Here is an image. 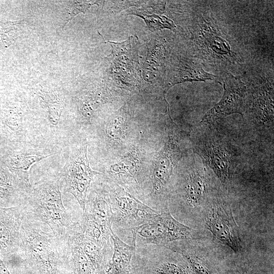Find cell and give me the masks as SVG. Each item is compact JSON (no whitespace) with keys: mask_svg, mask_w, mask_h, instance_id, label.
I'll return each instance as SVG.
<instances>
[{"mask_svg":"<svg viewBox=\"0 0 274 274\" xmlns=\"http://www.w3.org/2000/svg\"><path fill=\"white\" fill-rule=\"evenodd\" d=\"M36 153L18 152L11 159V169L15 177L18 188L25 195L32 186L29 181V173L32 166L37 162L51 156Z\"/></svg>","mask_w":274,"mask_h":274,"instance_id":"4fadbf2b","label":"cell"},{"mask_svg":"<svg viewBox=\"0 0 274 274\" xmlns=\"http://www.w3.org/2000/svg\"><path fill=\"white\" fill-rule=\"evenodd\" d=\"M131 245L165 246L193 238V230L176 219L169 211L159 213L150 221L131 232Z\"/></svg>","mask_w":274,"mask_h":274,"instance_id":"277c9868","label":"cell"},{"mask_svg":"<svg viewBox=\"0 0 274 274\" xmlns=\"http://www.w3.org/2000/svg\"><path fill=\"white\" fill-rule=\"evenodd\" d=\"M179 253L186 259L191 270L196 274H213L207 264L199 257L182 251H179Z\"/></svg>","mask_w":274,"mask_h":274,"instance_id":"e0dca14e","label":"cell"},{"mask_svg":"<svg viewBox=\"0 0 274 274\" xmlns=\"http://www.w3.org/2000/svg\"><path fill=\"white\" fill-rule=\"evenodd\" d=\"M199 124L190 139L193 152L222 184H227L237 167L245 164L246 153L234 138L214 123Z\"/></svg>","mask_w":274,"mask_h":274,"instance_id":"6da1fadb","label":"cell"},{"mask_svg":"<svg viewBox=\"0 0 274 274\" xmlns=\"http://www.w3.org/2000/svg\"><path fill=\"white\" fill-rule=\"evenodd\" d=\"M153 268L152 274H190L186 267L169 259L155 261Z\"/></svg>","mask_w":274,"mask_h":274,"instance_id":"9a60e30c","label":"cell"},{"mask_svg":"<svg viewBox=\"0 0 274 274\" xmlns=\"http://www.w3.org/2000/svg\"><path fill=\"white\" fill-rule=\"evenodd\" d=\"M111 238L113 243L111 264L123 274H129L130 263L135 247L123 242L113 230L111 232Z\"/></svg>","mask_w":274,"mask_h":274,"instance_id":"5bb4252c","label":"cell"},{"mask_svg":"<svg viewBox=\"0 0 274 274\" xmlns=\"http://www.w3.org/2000/svg\"><path fill=\"white\" fill-rule=\"evenodd\" d=\"M23 204L29 216L49 227L58 238L75 222L63 205L59 183L55 180H44L32 186Z\"/></svg>","mask_w":274,"mask_h":274,"instance_id":"3957f363","label":"cell"},{"mask_svg":"<svg viewBox=\"0 0 274 274\" xmlns=\"http://www.w3.org/2000/svg\"><path fill=\"white\" fill-rule=\"evenodd\" d=\"M0 274H10L9 272L0 259Z\"/></svg>","mask_w":274,"mask_h":274,"instance_id":"ac0fdd59","label":"cell"},{"mask_svg":"<svg viewBox=\"0 0 274 274\" xmlns=\"http://www.w3.org/2000/svg\"><path fill=\"white\" fill-rule=\"evenodd\" d=\"M212 170L194 152L189 155L181 183L180 195L186 204L195 208L208 193Z\"/></svg>","mask_w":274,"mask_h":274,"instance_id":"9c48e42d","label":"cell"},{"mask_svg":"<svg viewBox=\"0 0 274 274\" xmlns=\"http://www.w3.org/2000/svg\"><path fill=\"white\" fill-rule=\"evenodd\" d=\"M44 225L26 212L20 228L19 251L35 274H58L62 262L59 240L52 231H45Z\"/></svg>","mask_w":274,"mask_h":274,"instance_id":"7a4b0ae2","label":"cell"},{"mask_svg":"<svg viewBox=\"0 0 274 274\" xmlns=\"http://www.w3.org/2000/svg\"><path fill=\"white\" fill-rule=\"evenodd\" d=\"M26 214L24 206L0 207V253L10 255L19 251L20 231Z\"/></svg>","mask_w":274,"mask_h":274,"instance_id":"8fae6325","label":"cell"},{"mask_svg":"<svg viewBox=\"0 0 274 274\" xmlns=\"http://www.w3.org/2000/svg\"><path fill=\"white\" fill-rule=\"evenodd\" d=\"M177 136L173 129L169 130L167 140L157 154L151 176L152 194L163 191L183 157L184 152Z\"/></svg>","mask_w":274,"mask_h":274,"instance_id":"30bf717a","label":"cell"},{"mask_svg":"<svg viewBox=\"0 0 274 274\" xmlns=\"http://www.w3.org/2000/svg\"><path fill=\"white\" fill-rule=\"evenodd\" d=\"M82 218L105 229H112L113 212L108 194L96 190L91 192Z\"/></svg>","mask_w":274,"mask_h":274,"instance_id":"7c38bea8","label":"cell"},{"mask_svg":"<svg viewBox=\"0 0 274 274\" xmlns=\"http://www.w3.org/2000/svg\"><path fill=\"white\" fill-rule=\"evenodd\" d=\"M108 197L113 212L112 226L130 232L150 221L159 212L115 184Z\"/></svg>","mask_w":274,"mask_h":274,"instance_id":"5b68a950","label":"cell"},{"mask_svg":"<svg viewBox=\"0 0 274 274\" xmlns=\"http://www.w3.org/2000/svg\"><path fill=\"white\" fill-rule=\"evenodd\" d=\"M205 221L207 229L216 238L234 252L241 250L239 228L230 203L223 200H215L206 214Z\"/></svg>","mask_w":274,"mask_h":274,"instance_id":"ba28073f","label":"cell"},{"mask_svg":"<svg viewBox=\"0 0 274 274\" xmlns=\"http://www.w3.org/2000/svg\"><path fill=\"white\" fill-rule=\"evenodd\" d=\"M220 100L202 117L200 123L213 124L233 114L243 115L248 104V89L240 78L228 74Z\"/></svg>","mask_w":274,"mask_h":274,"instance_id":"52a82bcc","label":"cell"},{"mask_svg":"<svg viewBox=\"0 0 274 274\" xmlns=\"http://www.w3.org/2000/svg\"><path fill=\"white\" fill-rule=\"evenodd\" d=\"M100 173L90 167L87 146L72 151L63 168L62 177L66 191L79 203L83 214L86 207L87 193L94 176Z\"/></svg>","mask_w":274,"mask_h":274,"instance_id":"8992f818","label":"cell"},{"mask_svg":"<svg viewBox=\"0 0 274 274\" xmlns=\"http://www.w3.org/2000/svg\"><path fill=\"white\" fill-rule=\"evenodd\" d=\"M135 14L144 19L150 29L152 28L153 29H161L166 28L172 29L174 27L172 20L164 16H160L155 14L149 15L141 12H136Z\"/></svg>","mask_w":274,"mask_h":274,"instance_id":"2e32d148","label":"cell"}]
</instances>
